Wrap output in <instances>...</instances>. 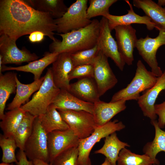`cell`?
Instances as JSON below:
<instances>
[{"mask_svg": "<svg viewBox=\"0 0 165 165\" xmlns=\"http://www.w3.org/2000/svg\"><path fill=\"white\" fill-rule=\"evenodd\" d=\"M44 77L43 82L39 90L30 101L20 107L23 111L35 117H38L46 112L61 90L54 82L51 68L47 69Z\"/></svg>", "mask_w": 165, "mask_h": 165, "instance_id": "cell-3", "label": "cell"}, {"mask_svg": "<svg viewBox=\"0 0 165 165\" xmlns=\"http://www.w3.org/2000/svg\"><path fill=\"white\" fill-rule=\"evenodd\" d=\"M57 109L84 111L93 114L94 104L83 101L68 91L61 89L53 103Z\"/></svg>", "mask_w": 165, "mask_h": 165, "instance_id": "cell-20", "label": "cell"}, {"mask_svg": "<svg viewBox=\"0 0 165 165\" xmlns=\"http://www.w3.org/2000/svg\"><path fill=\"white\" fill-rule=\"evenodd\" d=\"M157 3L161 6H165V0H159Z\"/></svg>", "mask_w": 165, "mask_h": 165, "instance_id": "cell-42", "label": "cell"}, {"mask_svg": "<svg viewBox=\"0 0 165 165\" xmlns=\"http://www.w3.org/2000/svg\"><path fill=\"white\" fill-rule=\"evenodd\" d=\"M45 36V35L41 31H35L30 34L28 38L31 42L38 43L42 41Z\"/></svg>", "mask_w": 165, "mask_h": 165, "instance_id": "cell-39", "label": "cell"}, {"mask_svg": "<svg viewBox=\"0 0 165 165\" xmlns=\"http://www.w3.org/2000/svg\"><path fill=\"white\" fill-rule=\"evenodd\" d=\"M35 117L28 112H25L14 133L13 137L19 150L24 151L25 143L32 132Z\"/></svg>", "mask_w": 165, "mask_h": 165, "instance_id": "cell-30", "label": "cell"}, {"mask_svg": "<svg viewBox=\"0 0 165 165\" xmlns=\"http://www.w3.org/2000/svg\"><path fill=\"white\" fill-rule=\"evenodd\" d=\"M165 90V70L162 75L158 77L154 85L147 90L141 95L138 103L144 116L149 118L151 121L156 120L154 106L156 99L160 93Z\"/></svg>", "mask_w": 165, "mask_h": 165, "instance_id": "cell-16", "label": "cell"}, {"mask_svg": "<svg viewBox=\"0 0 165 165\" xmlns=\"http://www.w3.org/2000/svg\"><path fill=\"white\" fill-rule=\"evenodd\" d=\"M93 65V78L101 97L115 86L118 79L109 65L108 57L101 50Z\"/></svg>", "mask_w": 165, "mask_h": 165, "instance_id": "cell-11", "label": "cell"}, {"mask_svg": "<svg viewBox=\"0 0 165 165\" xmlns=\"http://www.w3.org/2000/svg\"><path fill=\"white\" fill-rule=\"evenodd\" d=\"M126 101L120 100L106 102L100 100L94 103L93 114L97 127L106 124L115 116L127 108Z\"/></svg>", "mask_w": 165, "mask_h": 165, "instance_id": "cell-17", "label": "cell"}, {"mask_svg": "<svg viewBox=\"0 0 165 165\" xmlns=\"http://www.w3.org/2000/svg\"><path fill=\"white\" fill-rule=\"evenodd\" d=\"M158 79L151 71H148L141 60L137 64L135 75L127 86L115 93L111 102L120 100L138 101L140 93L153 86Z\"/></svg>", "mask_w": 165, "mask_h": 165, "instance_id": "cell-4", "label": "cell"}, {"mask_svg": "<svg viewBox=\"0 0 165 165\" xmlns=\"http://www.w3.org/2000/svg\"><path fill=\"white\" fill-rule=\"evenodd\" d=\"M154 109L158 117V125L160 128H163L165 127V100L161 103L155 104Z\"/></svg>", "mask_w": 165, "mask_h": 165, "instance_id": "cell-37", "label": "cell"}, {"mask_svg": "<svg viewBox=\"0 0 165 165\" xmlns=\"http://www.w3.org/2000/svg\"><path fill=\"white\" fill-rule=\"evenodd\" d=\"M130 147L128 143L119 139L116 132L106 137L103 146L95 151L94 153L104 155L112 165H117V160L120 151L126 147Z\"/></svg>", "mask_w": 165, "mask_h": 165, "instance_id": "cell-24", "label": "cell"}, {"mask_svg": "<svg viewBox=\"0 0 165 165\" xmlns=\"http://www.w3.org/2000/svg\"><path fill=\"white\" fill-rule=\"evenodd\" d=\"M151 123L155 128V137L153 141L145 145L143 151L154 161L155 164L159 165L160 162L156 156L160 152H165V131L159 127L157 120L151 121Z\"/></svg>", "mask_w": 165, "mask_h": 165, "instance_id": "cell-28", "label": "cell"}, {"mask_svg": "<svg viewBox=\"0 0 165 165\" xmlns=\"http://www.w3.org/2000/svg\"><path fill=\"white\" fill-rule=\"evenodd\" d=\"M35 165H52L50 163H48L43 161L35 160H32Z\"/></svg>", "mask_w": 165, "mask_h": 165, "instance_id": "cell-40", "label": "cell"}, {"mask_svg": "<svg viewBox=\"0 0 165 165\" xmlns=\"http://www.w3.org/2000/svg\"><path fill=\"white\" fill-rule=\"evenodd\" d=\"M87 0H77L61 18L55 19L59 34L65 33L87 26L92 20L87 15Z\"/></svg>", "mask_w": 165, "mask_h": 165, "instance_id": "cell-6", "label": "cell"}, {"mask_svg": "<svg viewBox=\"0 0 165 165\" xmlns=\"http://www.w3.org/2000/svg\"><path fill=\"white\" fill-rule=\"evenodd\" d=\"M129 6L130 9L128 13L124 15L116 16L108 14L104 16L108 20V24L111 31L117 26L120 25H131V24H144L149 31L155 28V25L147 16H141L134 12L132 5L129 1L125 0Z\"/></svg>", "mask_w": 165, "mask_h": 165, "instance_id": "cell-18", "label": "cell"}, {"mask_svg": "<svg viewBox=\"0 0 165 165\" xmlns=\"http://www.w3.org/2000/svg\"><path fill=\"white\" fill-rule=\"evenodd\" d=\"M114 30L119 51L125 64L131 65L134 61L133 52L138 40L136 30L131 25L119 26Z\"/></svg>", "mask_w": 165, "mask_h": 165, "instance_id": "cell-14", "label": "cell"}, {"mask_svg": "<svg viewBox=\"0 0 165 165\" xmlns=\"http://www.w3.org/2000/svg\"><path fill=\"white\" fill-rule=\"evenodd\" d=\"M24 151L30 160H38L50 163L48 134L38 117L35 119L32 132L25 143Z\"/></svg>", "mask_w": 165, "mask_h": 165, "instance_id": "cell-7", "label": "cell"}, {"mask_svg": "<svg viewBox=\"0 0 165 165\" xmlns=\"http://www.w3.org/2000/svg\"><path fill=\"white\" fill-rule=\"evenodd\" d=\"M133 3L134 6L141 9L150 18L156 29H165V8L152 0H133Z\"/></svg>", "mask_w": 165, "mask_h": 165, "instance_id": "cell-22", "label": "cell"}, {"mask_svg": "<svg viewBox=\"0 0 165 165\" xmlns=\"http://www.w3.org/2000/svg\"><path fill=\"white\" fill-rule=\"evenodd\" d=\"M94 68L93 64H88L78 65L74 67L69 75L70 81L74 79H79L94 78Z\"/></svg>", "mask_w": 165, "mask_h": 165, "instance_id": "cell-36", "label": "cell"}, {"mask_svg": "<svg viewBox=\"0 0 165 165\" xmlns=\"http://www.w3.org/2000/svg\"><path fill=\"white\" fill-rule=\"evenodd\" d=\"M153 165H156V164H153Z\"/></svg>", "mask_w": 165, "mask_h": 165, "instance_id": "cell-44", "label": "cell"}, {"mask_svg": "<svg viewBox=\"0 0 165 165\" xmlns=\"http://www.w3.org/2000/svg\"><path fill=\"white\" fill-rule=\"evenodd\" d=\"M117 0H90L89 6L87 10L88 18L101 16H104L109 14V8Z\"/></svg>", "mask_w": 165, "mask_h": 165, "instance_id": "cell-33", "label": "cell"}, {"mask_svg": "<svg viewBox=\"0 0 165 165\" xmlns=\"http://www.w3.org/2000/svg\"><path fill=\"white\" fill-rule=\"evenodd\" d=\"M125 127V126L122 122L115 119L102 126L97 127L89 137L79 139L77 165H91L90 155L94 145L102 138L120 131Z\"/></svg>", "mask_w": 165, "mask_h": 165, "instance_id": "cell-5", "label": "cell"}, {"mask_svg": "<svg viewBox=\"0 0 165 165\" xmlns=\"http://www.w3.org/2000/svg\"><path fill=\"white\" fill-rule=\"evenodd\" d=\"M44 79V76L30 83L24 84L20 81L16 75V94L12 102L7 105V110H10L20 108L22 104L28 101L33 93L39 90Z\"/></svg>", "mask_w": 165, "mask_h": 165, "instance_id": "cell-23", "label": "cell"}, {"mask_svg": "<svg viewBox=\"0 0 165 165\" xmlns=\"http://www.w3.org/2000/svg\"><path fill=\"white\" fill-rule=\"evenodd\" d=\"M100 50L97 44L92 48L71 54V57L74 66L93 64Z\"/></svg>", "mask_w": 165, "mask_h": 165, "instance_id": "cell-34", "label": "cell"}, {"mask_svg": "<svg viewBox=\"0 0 165 165\" xmlns=\"http://www.w3.org/2000/svg\"><path fill=\"white\" fill-rule=\"evenodd\" d=\"M0 165H15L12 163H6L4 162H2L0 164Z\"/></svg>", "mask_w": 165, "mask_h": 165, "instance_id": "cell-43", "label": "cell"}, {"mask_svg": "<svg viewBox=\"0 0 165 165\" xmlns=\"http://www.w3.org/2000/svg\"><path fill=\"white\" fill-rule=\"evenodd\" d=\"M79 139L70 129L56 130L48 134L50 163L59 154L67 149L78 146Z\"/></svg>", "mask_w": 165, "mask_h": 165, "instance_id": "cell-13", "label": "cell"}, {"mask_svg": "<svg viewBox=\"0 0 165 165\" xmlns=\"http://www.w3.org/2000/svg\"><path fill=\"white\" fill-rule=\"evenodd\" d=\"M16 157L18 161L17 165H35L32 160H28L24 151L19 150Z\"/></svg>", "mask_w": 165, "mask_h": 165, "instance_id": "cell-38", "label": "cell"}, {"mask_svg": "<svg viewBox=\"0 0 165 165\" xmlns=\"http://www.w3.org/2000/svg\"><path fill=\"white\" fill-rule=\"evenodd\" d=\"M16 73L12 72L0 74V119L1 120L4 116L6 104L10 95L16 93Z\"/></svg>", "mask_w": 165, "mask_h": 165, "instance_id": "cell-27", "label": "cell"}, {"mask_svg": "<svg viewBox=\"0 0 165 165\" xmlns=\"http://www.w3.org/2000/svg\"><path fill=\"white\" fill-rule=\"evenodd\" d=\"M24 1L35 9L48 14L54 19L61 17L68 9L63 0Z\"/></svg>", "mask_w": 165, "mask_h": 165, "instance_id": "cell-26", "label": "cell"}, {"mask_svg": "<svg viewBox=\"0 0 165 165\" xmlns=\"http://www.w3.org/2000/svg\"><path fill=\"white\" fill-rule=\"evenodd\" d=\"M100 30V21L95 19L85 27L65 33L58 34L62 40L53 41L49 46L50 51L72 54L92 48L97 44Z\"/></svg>", "mask_w": 165, "mask_h": 165, "instance_id": "cell-2", "label": "cell"}, {"mask_svg": "<svg viewBox=\"0 0 165 165\" xmlns=\"http://www.w3.org/2000/svg\"><path fill=\"white\" fill-rule=\"evenodd\" d=\"M101 165H112L110 161L106 158L104 162Z\"/></svg>", "mask_w": 165, "mask_h": 165, "instance_id": "cell-41", "label": "cell"}, {"mask_svg": "<svg viewBox=\"0 0 165 165\" xmlns=\"http://www.w3.org/2000/svg\"><path fill=\"white\" fill-rule=\"evenodd\" d=\"M78 146L69 148L57 156L50 163L52 165H77Z\"/></svg>", "mask_w": 165, "mask_h": 165, "instance_id": "cell-35", "label": "cell"}, {"mask_svg": "<svg viewBox=\"0 0 165 165\" xmlns=\"http://www.w3.org/2000/svg\"><path fill=\"white\" fill-rule=\"evenodd\" d=\"M68 91L85 101L94 103L100 100V97L93 78L79 79L76 82L70 84Z\"/></svg>", "mask_w": 165, "mask_h": 165, "instance_id": "cell-19", "label": "cell"}, {"mask_svg": "<svg viewBox=\"0 0 165 165\" xmlns=\"http://www.w3.org/2000/svg\"><path fill=\"white\" fill-rule=\"evenodd\" d=\"M154 161L148 156L144 154L139 155L132 152L126 148L120 152L117 161V165H153Z\"/></svg>", "mask_w": 165, "mask_h": 165, "instance_id": "cell-31", "label": "cell"}, {"mask_svg": "<svg viewBox=\"0 0 165 165\" xmlns=\"http://www.w3.org/2000/svg\"><path fill=\"white\" fill-rule=\"evenodd\" d=\"M38 117L42 126L48 134L54 130H64L69 129L68 125L62 119L53 104L48 107L44 114Z\"/></svg>", "mask_w": 165, "mask_h": 165, "instance_id": "cell-25", "label": "cell"}, {"mask_svg": "<svg viewBox=\"0 0 165 165\" xmlns=\"http://www.w3.org/2000/svg\"><path fill=\"white\" fill-rule=\"evenodd\" d=\"M62 119L79 139L90 135L97 127L92 113L84 111L57 109Z\"/></svg>", "mask_w": 165, "mask_h": 165, "instance_id": "cell-8", "label": "cell"}, {"mask_svg": "<svg viewBox=\"0 0 165 165\" xmlns=\"http://www.w3.org/2000/svg\"><path fill=\"white\" fill-rule=\"evenodd\" d=\"M25 113L20 107L9 110L5 114L0 122V127L4 136L13 137Z\"/></svg>", "mask_w": 165, "mask_h": 165, "instance_id": "cell-29", "label": "cell"}, {"mask_svg": "<svg viewBox=\"0 0 165 165\" xmlns=\"http://www.w3.org/2000/svg\"><path fill=\"white\" fill-rule=\"evenodd\" d=\"M0 147L2 152V162L9 163L14 162L17 164L15 151L17 147L13 137H6L1 134Z\"/></svg>", "mask_w": 165, "mask_h": 165, "instance_id": "cell-32", "label": "cell"}, {"mask_svg": "<svg viewBox=\"0 0 165 165\" xmlns=\"http://www.w3.org/2000/svg\"><path fill=\"white\" fill-rule=\"evenodd\" d=\"M57 30L54 19L24 0L0 1V35H6L16 41L23 36L39 31L55 41L58 40L54 36Z\"/></svg>", "mask_w": 165, "mask_h": 165, "instance_id": "cell-1", "label": "cell"}, {"mask_svg": "<svg viewBox=\"0 0 165 165\" xmlns=\"http://www.w3.org/2000/svg\"><path fill=\"white\" fill-rule=\"evenodd\" d=\"M59 54L58 53L46 52L41 59L18 67L7 66L3 65L1 73L10 70L30 72L34 75V80H38L41 78V75L44 70L55 61Z\"/></svg>", "mask_w": 165, "mask_h": 165, "instance_id": "cell-21", "label": "cell"}, {"mask_svg": "<svg viewBox=\"0 0 165 165\" xmlns=\"http://www.w3.org/2000/svg\"><path fill=\"white\" fill-rule=\"evenodd\" d=\"M0 54L2 56L3 65L14 64H20L25 62H30L38 59L35 53H31L25 48L20 49L16 41L6 35H0Z\"/></svg>", "mask_w": 165, "mask_h": 165, "instance_id": "cell-10", "label": "cell"}, {"mask_svg": "<svg viewBox=\"0 0 165 165\" xmlns=\"http://www.w3.org/2000/svg\"><path fill=\"white\" fill-rule=\"evenodd\" d=\"M159 31V34L156 38H152L147 35L144 38L138 39L136 45L139 54L157 77L161 76L163 72L158 66L156 53L161 46L165 45V29Z\"/></svg>", "mask_w": 165, "mask_h": 165, "instance_id": "cell-9", "label": "cell"}, {"mask_svg": "<svg viewBox=\"0 0 165 165\" xmlns=\"http://www.w3.org/2000/svg\"><path fill=\"white\" fill-rule=\"evenodd\" d=\"M100 22V30L97 45L100 50L107 57L113 60L122 71L125 63L119 51L116 41L111 34L108 20L102 16Z\"/></svg>", "mask_w": 165, "mask_h": 165, "instance_id": "cell-12", "label": "cell"}, {"mask_svg": "<svg viewBox=\"0 0 165 165\" xmlns=\"http://www.w3.org/2000/svg\"><path fill=\"white\" fill-rule=\"evenodd\" d=\"M71 54L67 53H59L50 67L55 85L60 89L68 91L70 84L69 75L74 67Z\"/></svg>", "mask_w": 165, "mask_h": 165, "instance_id": "cell-15", "label": "cell"}]
</instances>
